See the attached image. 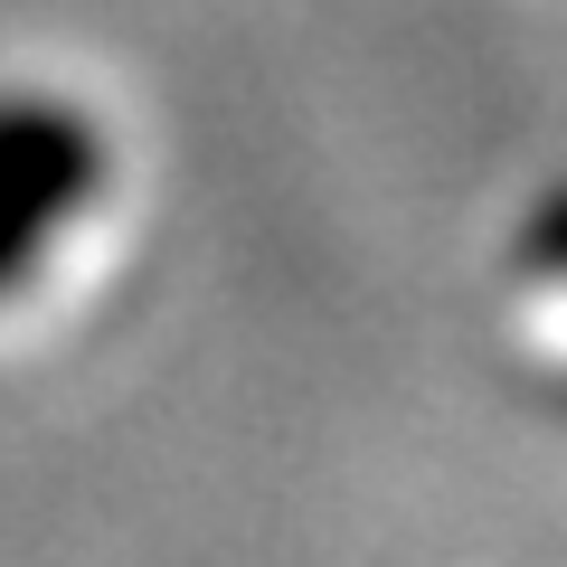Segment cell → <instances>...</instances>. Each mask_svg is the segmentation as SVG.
Returning <instances> with one entry per match:
<instances>
[{
	"label": "cell",
	"instance_id": "obj_1",
	"mask_svg": "<svg viewBox=\"0 0 567 567\" xmlns=\"http://www.w3.org/2000/svg\"><path fill=\"white\" fill-rule=\"evenodd\" d=\"M104 189V142L58 95H0V293H20L58 227H76Z\"/></svg>",
	"mask_w": 567,
	"mask_h": 567
},
{
	"label": "cell",
	"instance_id": "obj_2",
	"mask_svg": "<svg viewBox=\"0 0 567 567\" xmlns=\"http://www.w3.org/2000/svg\"><path fill=\"white\" fill-rule=\"evenodd\" d=\"M520 256L539 265V275H558V284H567V189H558V199H548L539 218L520 227Z\"/></svg>",
	"mask_w": 567,
	"mask_h": 567
}]
</instances>
